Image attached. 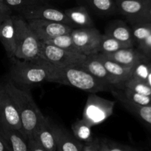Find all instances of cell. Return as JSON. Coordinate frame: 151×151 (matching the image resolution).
Instances as JSON below:
<instances>
[{"label": "cell", "instance_id": "obj_17", "mask_svg": "<svg viewBox=\"0 0 151 151\" xmlns=\"http://www.w3.org/2000/svg\"><path fill=\"white\" fill-rule=\"evenodd\" d=\"M0 42L2 44L7 55L10 59L16 52V29L13 17H10L0 24Z\"/></svg>", "mask_w": 151, "mask_h": 151}, {"label": "cell", "instance_id": "obj_5", "mask_svg": "<svg viewBox=\"0 0 151 151\" xmlns=\"http://www.w3.org/2000/svg\"><path fill=\"white\" fill-rule=\"evenodd\" d=\"M116 101L90 93L83 112V118L91 127L104 122L113 114Z\"/></svg>", "mask_w": 151, "mask_h": 151}, {"label": "cell", "instance_id": "obj_41", "mask_svg": "<svg viewBox=\"0 0 151 151\" xmlns=\"http://www.w3.org/2000/svg\"><path fill=\"white\" fill-rule=\"evenodd\" d=\"M0 125H1V116H0Z\"/></svg>", "mask_w": 151, "mask_h": 151}, {"label": "cell", "instance_id": "obj_6", "mask_svg": "<svg viewBox=\"0 0 151 151\" xmlns=\"http://www.w3.org/2000/svg\"><path fill=\"white\" fill-rule=\"evenodd\" d=\"M40 57L55 67H67L70 66H80L86 56L81 53L72 52L63 50L55 46L41 41Z\"/></svg>", "mask_w": 151, "mask_h": 151}, {"label": "cell", "instance_id": "obj_12", "mask_svg": "<svg viewBox=\"0 0 151 151\" xmlns=\"http://www.w3.org/2000/svg\"><path fill=\"white\" fill-rule=\"evenodd\" d=\"M148 0H115L117 12L124 15L131 24L141 21Z\"/></svg>", "mask_w": 151, "mask_h": 151}, {"label": "cell", "instance_id": "obj_14", "mask_svg": "<svg viewBox=\"0 0 151 151\" xmlns=\"http://www.w3.org/2000/svg\"><path fill=\"white\" fill-rule=\"evenodd\" d=\"M103 55L116 63L130 67H133L139 62L149 58L138 49H135L134 47L120 49L113 53Z\"/></svg>", "mask_w": 151, "mask_h": 151}, {"label": "cell", "instance_id": "obj_24", "mask_svg": "<svg viewBox=\"0 0 151 151\" xmlns=\"http://www.w3.org/2000/svg\"><path fill=\"white\" fill-rule=\"evenodd\" d=\"M91 128L92 127L83 119H78L72 125V134L78 141L88 144L94 139Z\"/></svg>", "mask_w": 151, "mask_h": 151}, {"label": "cell", "instance_id": "obj_10", "mask_svg": "<svg viewBox=\"0 0 151 151\" xmlns=\"http://www.w3.org/2000/svg\"><path fill=\"white\" fill-rule=\"evenodd\" d=\"M20 16H22L26 20L43 19V20L66 24L72 26L64 11L49 6L47 4H41V5L32 7L24 12Z\"/></svg>", "mask_w": 151, "mask_h": 151}, {"label": "cell", "instance_id": "obj_35", "mask_svg": "<svg viewBox=\"0 0 151 151\" xmlns=\"http://www.w3.org/2000/svg\"><path fill=\"white\" fill-rule=\"evenodd\" d=\"M29 146V150L30 151H47L44 148H43L34 139H28Z\"/></svg>", "mask_w": 151, "mask_h": 151}, {"label": "cell", "instance_id": "obj_26", "mask_svg": "<svg viewBox=\"0 0 151 151\" xmlns=\"http://www.w3.org/2000/svg\"><path fill=\"white\" fill-rule=\"evenodd\" d=\"M44 42L48 44L55 46V47H59V48L63 49V50H67V51L80 53L77 47H75V44H74L72 35H71L70 33L58 35V36H56L55 38H50L47 41H45Z\"/></svg>", "mask_w": 151, "mask_h": 151}, {"label": "cell", "instance_id": "obj_28", "mask_svg": "<svg viewBox=\"0 0 151 151\" xmlns=\"http://www.w3.org/2000/svg\"><path fill=\"white\" fill-rule=\"evenodd\" d=\"M131 29L135 44H137L151 34V22H136L132 24Z\"/></svg>", "mask_w": 151, "mask_h": 151}, {"label": "cell", "instance_id": "obj_19", "mask_svg": "<svg viewBox=\"0 0 151 151\" xmlns=\"http://www.w3.org/2000/svg\"><path fill=\"white\" fill-rule=\"evenodd\" d=\"M47 151H57V144L51 125V120L46 117L38 127L33 138Z\"/></svg>", "mask_w": 151, "mask_h": 151}, {"label": "cell", "instance_id": "obj_33", "mask_svg": "<svg viewBox=\"0 0 151 151\" xmlns=\"http://www.w3.org/2000/svg\"><path fill=\"white\" fill-rule=\"evenodd\" d=\"M100 147V139H94L92 142L88 144L83 145V151H99Z\"/></svg>", "mask_w": 151, "mask_h": 151}, {"label": "cell", "instance_id": "obj_18", "mask_svg": "<svg viewBox=\"0 0 151 151\" xmlns=\"http://www.w3.org/2000/svg\"><path fill=\"white\" fill-rule=\"evenodd\" d=\"M105 35L112 37L130 47H134L135 44L131 27L123 21L116 20L109 24L106 27Z\"/></svg>", "mask_w": 151, "mask_h": 151}, {"label": "cell", "instance_id": "obj_8", "mask_svg": "<svg viewBox=\"0 0 151 151\" xmlns=\"http://www.w3.org/2000/svg\"><path fill=\"white\" fill-rule=\"evenodd\" d=\"M0 116L1 126L22 133V122L17 106L4 84L0 85Z\"/></svg>", "mask_w": 151, "mask_h": 151}, {"label": "cell", "instance_id": "obj_20", "mask_svg": "<svg viewBox=\"0 0 151 151\" xmlns=\"http://www.w3.org/2000/svg\"><path fill=\"white\" fill-rule=\"evenodd\" d=\"M74 28H83L94 27V21L91 19L88 9L83 5L77 6L64 10Z\"/></svg>", "mask_w": 151, "mask_h": 151}, {"label": "cell", "instance_id": "obj_29", "mask_svg": "<svg viewBox=\"0 0 151 151\" xmlns=\"http://www.w3.org/2000/svg\"><path fill=\"white\" fill-rule=\"evenodd\" d=\"M123 88H128L139 94L151 96V87L145 81L132 78V77L125 81L123 85Z\"/></svg>", "mask_w": 151, "mask_h": 151}, {"label": "cell", "instance_id": "obj_36", "mask_svg": "<svg viewBox=\"0 0 151 151\" xmlns=\"http://www.w3.org/2000/svg\"><path fill=\"white\" fill-rule=\"evenodd\" d=\"M99 151H109L108 148L107 142L106 140H100V147H99Z\"/></svg>", "mask_w": 151, "mask_h": 151}, {"label": "cell", "instance_id": "obj_31", "mask_svg": "<svg viewBox=\"0 0 151 151\" xmlns=\"http://www.w3.org/2000/svg\"><path fill=\"white\" fill-rule=\"evenodd\" d=\"M13 11L4 2H0V24L3 22L11 17Z\"/></svg>", "mask_w": 151, "mask_h": 151}, {"label": "cell", "instance_id": "obj_4", "mask_svg": "<svg viewBox=\"0 0 151 151\" xmlns=\"http://www.w3.org/2000/svg\"><path fill=\"white\" fill-rule=\"evenodd\" d=\"M12 17L16 29L14 58L24 60H37L41 58V41L30 29L26 19L20 15Z\"/></svg>", "mask_w": 151, "mask_h": 151}, {"label": "cell", "instance_id": "obj_9", "mask_svg": "<svg viewBox=\"0 0 151 151\" xmlns=\"http://www.w3.org/2000/svg\"><path fill=\"white\" fill-rule=\"evenodd\" d=\"M27 22L32 32L41 41L70 33L74 29L73 27L69 24L43 19H29Z\"/></svg>", "mask_w": 151, "mask_h": 151}, {"label": "cell", "instance_id": "obj_16", "mask_svg": "<svg viewBox=\"0 0 151 151\" xmlns=\"http://www.w3.org/2000/svg\"><path fill=\"white\" fill-rule=\"evenodd\" d=\"M0 137L10 151H30L28 139L16 130L0 125Z\"/></svg>", "mask_w": 151, "mask_h": 151}, {"label": "cell", "instance_id": "obj_38", "mask_svg": "<svg viewBox=\"0 0 151 151\" xmlns=\"http://www.w3.org/2000/svg\"><path fill=\"white\" fill-rule=\"evenodd\" d=\"M145 82L151 87V58L150 61V68H149L148 74H147V78H146Z\"/></svg>", "mask_w": 151, "mask_h": 151}, {"label": "cell", "instance_id": "obj_25", "mask_svg": "<svg viewBox=\"0 0 151 151\" xmlns=\"http://www.w3.org/2000/svg\"><path fill=\"white\" fill-rule=\"evenodd\" d=\"M4 2L12 11L18 12L19 15L35 6L47 4L46 0H4Z\"/></svg>", "mask_w": 151, "mask_h": 151}, {"label": "cell", "instance_id": "obj_22", "mask_svg": "<svg viewBox=\"0 0 151 151\" xmlns=\"http://www.w3.org/2000/svg\"><path fill=\"white\" fill-rule=\"evenodd\" d=\"M127 110L138 118L151 132V106H139L134 105L125 99L114 97Z\"/></svg>", "mask_w": 151, "mask_h": 151}, {"label": "cell", "instance_id": "obj_2", "mask_svg": "<svg viewBox=\"0 0 151 151\" xmlns=\"http://www.w3.org/2000/svg\"><path fill=\"white\" fill-rule=\"evenodd\" d=\"M10 69V80L19 85H35L50 82L55 66L40 58L24 60L13 58Z\"/></svg>", "mask_w": 151, "mask_h": 151}, {"label": "cell", "instance_id": "obj_34", "mask_svg": "<svg viewBox=\"0 0 151 151\" xmlns=\"http://www.w3.org/2000/svg\"><path fill=\"white\" fill-rule=\"evenodd\" d=\"M140 22H151V0H148L143 16Z\"/></svg>", "mask_w": 151, "mask_h": 151}, {"label": "cell", "instance_id": "obj_27", "mask_svg": "<svg viewBox=\"0 0 151 151\" xmlns=\"http://www.w3.org/2000/svg\"><path fill=\"white\" fill-rule=\"evenodd\" d=\"M130 47L127 44L120 42L118 40L108 36L106 35H102L101 42H100V52L102 54H110L113 53L120 49Z\"/></svg>", "mask_w": 151, "mask_h": 151}, {"label": "cell", "instance_id": "obj_7", "mask_svg": "<svg viewBox=\"0 0 151 151\" xmlns=\"http://www.w3.org/2000/svg\"><path fill=\"white\" fill-rule=\"evenodd\" d=\"M70 34L80 53L88 56L100 52L102 34L95 27L74 28Z\"/></svg>", "mask_w": 151, "mask_h": 151}, {"label": "cell", "instance_id": "obj_1", "mask_svg": "<svg viewBox=\"0 0 151 151\" xmlns=\"http://www.w3.org/2000/svg\"><path fill=\"white\" fill-rule=\"evenodd\" d=\"M17 106L22 122V133L27 139L33 138L38 127L46 119L28 90L16 86L11 80L4 83Z\"/></svg>", "mask_w": 151, "mask_h": 151}, {"label": "cell", "instance_id": "obj_3", "mask_svg": "<svg viewBox=\"0 0 151 151\" xmlns=\"http://www.w3.org/2000/svg\"><path fill=\"white\" fill-rule=\"evenodd\" d=\"M50 83L70 86L89 93L111 91L114 88L96 78L81 66L55 67Z\"/></svg>", "mask_w": 151, "mask_h": 151}, {"label": "cell", "instance_id": "obj_39", "mask_svg": "<svg viewBox=\"0 0 151 151\" xmlns=\"http://www.w3.org/2000/svg\"><path fill=\"white\" fill-rule=\"evenodd\" d=\"M57 151H61V150H60V149H59V148H58V147H57Z\"/></svg>", "mask_w": 151, "mask_h": 151}, {"label": "cell", "instance_id": "obj_11", "mask_svg": "<svg viewBox=\"0 0 151 151\" xmlns=\"http://www.w3.org/2000/svg\"><path fill=\"white\" fill-rule=\"evenodd\" d=\"M98 55L108 72L114 81L115 88L122 89L125 81H128L132 76L134 66L130 67L123 66L110 60L102 53H98Z\"/></svg>", "mask_w": 151, "mask_h": 151}, {"label": "cell", "instance_id": "obj_37", "mask_svg": "<svg viewBox=\"0 0 151 151\" xmlns=\"http://www.w3.org/2000/svg\"><path fill=\"white\" fill-rule=\"evenodd\" d=\"M0 151H10L4 140L0 137Z\"/></svg>", "mask_w": 151, "mask_h": 151}, {"label": "cell", "instance_id": "obj_30", "mask_svg": "<svg viewBox=\"0 0 151 151\" xmlns=\"http://www.w3.org/2000/svg\"><path fill=\"white\" fill-rule=\"evenodd\" d=\"M137 49L140 52H142L146 57L151 58V34L141 42L137 44Z\"/></svg>", "mask_w": 151, "mask_h": 151}, {"label": "cell", "instance_id": "obj_23", "mask_svg": "<svg viewBox=\"0 0 151 151\" xmlns=\"http://www.w3.org/2000/svg\"><path fill=\"white\" fill-rule=\"evenodd\" d=\"M114 97H119L125 99L127 101L139 106H151V96L144 95L134 92L128 88L122 89L114 88L111 91Z\"/></svg>", "mask_w": 151, "mask_h": 151}, {"label": "cell", "instance_id": "obj_13", "mask_svg": "<svg viewBox=\"0 0 151 151\" xmlns=\"http://www.w3.org/2000/svg\"><path fill=\"white\" fill-rule=\"evenodd\" d=\"M80 66L96 78L115 88L114 81L105 67L101 59L99 57L98 53L86 56L84 61Z\"/></svg>", "mask_w": 151, "mask_h": 151}, {"label": "cell", "instance_id": "obj_21", "mask_svg": "<svg viewBox=\"0 0 151 151\" xmlns=\"http://www.w3.org/2000/svg\"><path fill=\"white\" fill-rule=\"evenodd\" d=\"M80 5L91 9L101 16H110L117 12L115 0H76Z\"/></svg>", "mask_w": 151, "mask_h": 151}, {"label": "cell", "instance_id": "obj_32", "mask_svg": "<svg viewBox=\"0 0 151 151\" xmlns=\"http://www.w3.org/2000/svg\"><path fill=\"white\" fill-rule=\"evenodd\" d=\"M106 142H107L108 148L109 151H139L137 149L128 147V146L121 145H118L113 142L107 141V140Z\"/></svg>", "mask_w": 151, "mask_h": 151}, {"label": "cell", "instance_id": "obj_40", "mask_svg": "<svg viewBox=\"0 0 151 151\" xmlns=\"http://www.w3.org/2000/svg\"><path fill=\"white\" fill-rule=\"evenodd\" d=\"M0 2H4V0H0Z\"/></svg>", "mask_w": 151, "mask_h": 151}, {"label": "cell", "instance_id": "obj_15", "mask_svg": "<svg viewBox=\"0 0 151 151\" xmlns=\"http://www.w3.org/2000/svg\"><path fill=\"white\" fill-rule=\"evenodd\" d=\"M51 125L58 148L61 151H83V145L74 136L69 134L66 130L53 123L52 121Z\"/></svg>", "mask_w": 151, "mask_h": 151}]
</instances>
